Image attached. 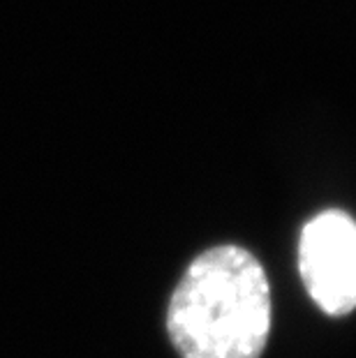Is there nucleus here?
<instances>
[{
	"label": "nucleus",
	"instance_id": "f257e3e1",
	"mask_svg": "<svg viewBox=\"0 0 356 358\" xmlns=\"http://www.w3.org/2000/svg\"><path fill=\"white\" fill-rule=\"evenodd\" d=\"M180 358H259L271 331V289L259 259L218 245L187 266L166 310Z\"/></svg>",
	"mask_w": 356,
	"mask_h": 358
},
{
	"label": "nucleus",
	"instance_id": "f03ea898",
	"mask_svg": "<svg viewBox=\"0 0 356 358\" xmlns=\"http://www.w3.org/2000/svg\"><path fill=\"white\" fill-rule=\"evenodd\" d=\"M299 271L310 299L331 317L356 308V222L343 210H324L303 227Z\"/></svg>",
	"mask_w": 356,
	"mask_h": 358
}]
</instances>
